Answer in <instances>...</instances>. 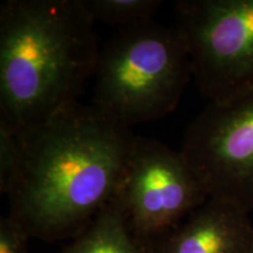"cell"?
Segmentation results:
<instances>
[{
    "label": "cell",
    "instance_id": "1",
    "mask_svg": "<svg viewBox=\"0 0 253 253\" xmlns=\"http://www.w3.org/2000/svg\"><path fill=\"white\" fill-rule=\"evenodd\" d=\"M19 136L9 214L32 238L73 239L112 201L135 135L78 101Z\"/></svg>",
    "mask_w": 253,
    "mask_h": 253
},
{
    "label": "cell",
    "instance_id": "2",
    "mask_svg": "<svg viewBox=\"0 0 253 253\" xmlns=\"http://www.w3.org/2000/svg\"><path fill=\"white\" fill-rule=\"evenodd\" d=\"M81 0H7L0 7V126L23 135L78 102L100 47Z\"/></svg>",
    "mask_w": 253,
    "mask_h": 253
},
{
    "label": "cell",
    "instance_id": "6",
    "mask_svg": "<svg viewBox=\"0 0 253 253\" xmlns=\"http://www.w3.org/2000/svg\"><path fill=\"white\" fill-rule=\"evenodd\" d=\"M181 153L210 198L253 211V91L210 102L192 120Z\"/></svg>",
    "mask_w": 253,
    "mask_h": 253
},
{
    "label": "cell",
    "instance_id": "5",
    "mask_svg": "<svg viewBox=\"0 0 253 253\" xmlns=\"http://www.w3.org/2000/svg\"><path fill=\"white\" fill-rule=\"evenodd\" d=\"M175 17L192 78L210 102L253 91V0H179Z\"/></svg>",
    "mask_w": 253,
    "mask_h": 253
},
{
    "label": "cell",
    "instance_id": "8",
    "mask_svg": "<svg viewBox=\"0 0 253 253\" xmlns=\"http://www.w3.org/2000/svg\"><path fill=\"white\" fill-rule=\"evenodd\" d=\"M61 253H148L126 225L115 199L100 211Z\"/></svg>",
    "mask_w": 253,
    "mask_h": 253
},
{
    "label": "cell",
    "instance_id": "10",
    "mask_svg": "<svg viewBox=\"0 0 253 253\" xmlns=\"http://www.w3.org/2000/svg\"><path fill=\"white\" fill-rule=\"evenodd\" d=\"M23 163L21 138L4 126H0V191L9 195L17 182Z\"/></svg>",
    "mask_w": 253,
    "mask_h": 253
},
{
    "label": "cell",
    "instance_id": "7",
    "mask_svg": "<svg viewBox=\"0 0 253 253\" xmlns=\"http://www.w3.org/2000/svg\"><path fill=\"white\" fill-rule=\"evenodd\" d=\"M252 233L248 211L231 202L209 198L148 253H248Z\"/></svg>",
    "mask_w": 253,
    "mask_h": 253
},
{
    "label": "cell",
    "instance_id": "3",
    "mask_svg": "<svg viewBox=\"0 0 253 253\" xmlns=\"http://www.w3.org/2000/svg\"><path fill=\"white\" fill-rule=\"evenodd\" d=\"M93 78V106L129 128L176 109L191 60L176 26L150 20L116 32L100 49Z\"/></svg>",
    "mask_w": 253,
    "mask_h": 253
},
{
    "label": "cell",
    "instance_id": "9",
    "mask_svg": "<svg viewBox=\"0 0 253 253\" xmlns=\"http://www.w3.org/2000/svg\"><path fill=\"white\" fill-rule=\"evenodd\" d=\"M95 23L119 26L120 30L153 20L162 5L158 0H81Z\"/></svg>",
    "mask_w": 253,
    "mask_h": 253
},
{
    "label": "cell",
    "instance_id": "11",
    "mask_svg": "<svg viewBox=\"0 0 253 253\" xmlns=\"http://www.w3.org/2000/svg\"><path fill=\"white\" fill-rule=\"evenodd\" d=\"M32 238L27 230L11 214L0 220V253H27Z\"/></svg>",
    "mask_w": 253,
    "mask_h": 253
},
{
    "label": "cell",
    "instance_id": "4",
    "mask_svg": "<svg viewBox=\"0 0 253 253\" xmlns=\"http://www.w3.org/2000/svg\"><path fill=\"white\" fill-rule=\"evenodd\" d=\"M209 198L203 182L181 150L135 136L113 199L145 251Z\"/></svg>",
    "mask_w": 253,
    "mask_h": 253
},
{
    "label": "cell",
    "instance_id": "12",
    "mask_svg": "<svg viewBox=\"0 0 253 253\" xmlns=\"http://www.w3.org/2000/svg\"><path fill=\"white\" fill-rule=\"evenodd\" d=\"M248 253H253V233H252V238H251V242H250V245H249Z\"/></svg>",
    "mask_w": 253,
    "mask_h": 253
}]
</instances>
